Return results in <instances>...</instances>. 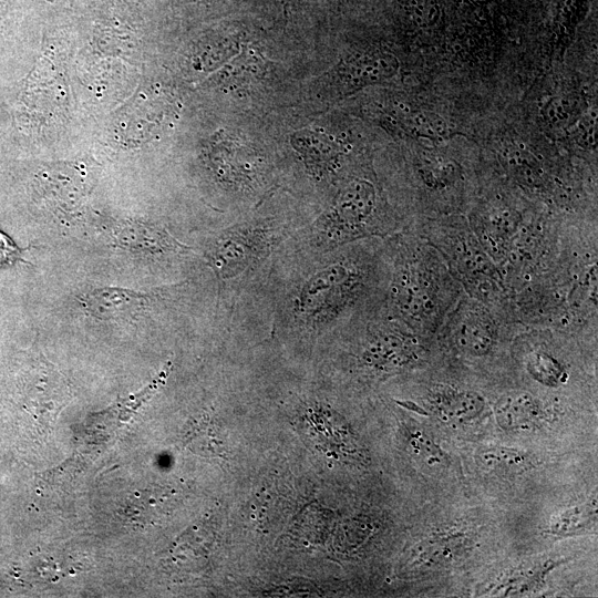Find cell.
Instances as JSON below:
<instances>
[{
  "label": "cell",
  "mask_w": 598,
  "mask_h": 598,
  "mask_svg": "<svg viewBox=\"0 0 598 598\" xmlns=\"http://www.w3.org/2000/svg\"><path fill=\"white\" fill-rule=\"evenodd\" d=\"M20 259V250L13 240L0 231V267Z\"/></svg>",
  "instance_id": "d6986e66"
},
{
  "label": "cell",
  "mask_w": 598,
  "mask_h": 598,
  "mask_svg": "<svg viewBox=\"0 0 598 598\" xmlns=\"http://www.w3.org/2000/svg\"><path fill=\"white\" fill-rule=\"evenodd\" d=\"M159 299L162 296L156 292L143 293L115 287L94 288L80 297L86 312L106 321H131L144 317Z\"/></svg>",
  "instance_id": "30bf717a"
},
{
  "label": "cell",
  "mask_w": 598,
  "mask_h": 598,
  "mask_svg": "<svg viewBox=\"0 0 598 598\" xmlns=\"http://www.w3.org/2000/svg\"><path fill=\"white\" fill-rule=\"evenodd\" d=\"M423 404L446 423H466L478 417L486 408V399L477 389L444 381L424 386Z\"/></svg>",
  "instance_id": "9c48e42d"
},
{
  "label": "cell",
  "mask_w": 598,
  "mask_h": 598,
  "mask_svg": "<svg viewBox=\"0 0 598 598\" xmlns=\"http://www.w3.org/2000/svg\"><path fill=\"white\" fill-rule=\"evenodd\" d=\"M553 568L550 561L534 566L530 568L517 569L507 576L495 586L496 592H504L503 595H517L526 591L533 590L535 587L539 586L543 578L549 573Z\"/></svg>",
  "instance_id": "2e32d148"
},
{
  "label": "cell",
  "mask_w": 598,
  "mask_h": 598,
  "mask_svg": "<svg viewBox=\"0 0 598 598\" xmlns=\"http://www.w3.org/2000/svg\"><path fill=\"white\" fill-rule=\"evenodd\" d=\"M596 515V505L575 506L559 514L551 524V530L556 534H568L584 528Z\"/></svg>",
  "instance_id": "e0dca14e"
},
{
  "label": "cell",
  "mask_w": 598,
  "mask_h": 598,
  "mask_svg": "<svg viewBox=\"0 0 598 598\" xmlns=\"http://www.w3.org/2000/svg\"><path fill=\"white\" fill-rule=\"evenodd\" d=\"M597 239L596 217H564L553 268L506 299L517 324L597 334Z\"/></svg>",
  "instance_id": "7a4b0ae2"
},
{
  "label": "cell",
  "mask_w": 598,
  "mask_h": 598,
  "mask_svg": "<svg viewBox=\"0 0 598 598\" xmlns=\"http://www.w3.org/2000/svg\"><path fill=\"white\" fill-rule=\"evenodd\" d=\"M409 445L414 456L430 467L442 466L446 461V456L439 445L420 431L411 433Z\"/></svg>",
  "instance_id": "ac0fdd59"
},
{
  "label": "cell",
  "mask_w": 598,
  "mask_h": 598,
  "mask_svg": "<svg viewBox=\"0 0 598 598\" xmlns=\"http://www.w3.org/2000/svg\"><path fill=\"white\" fill-rule=\"evenodd\" d=\"M463 538L457 535H437L424 539L413 550L411 563L429 568L453 559L462 548Z\"/></svg>",
  "instance_id": "5bb4252c"
},
{
  "label": "cell",
  "mask_w": 598,
  "mask_h": 598,
  "mask_svg": "<svg viewBox=\"0 0 598 598\" xmlns=\"http://www.w3.org/2000/svg\"><path fill=\"white\" fill-rule=\"evenodd\" d=\"M308 136V134H307ZM298 138L295 147L303 156L307 168L316 177H323L337 169V151L328 140Z\"/></svg>",
  "instance_id": "9a60e30c"
},
{
  "label": "cell",
  "mask_w": 598,
  "mask_h": 598,
  "mask_svg": "<svg viewBox=\"0 0 598 598\" xmlns=\"http://www.w3.org/2000/svg\"><path fill=\"white\" fill-rule=\"evenodd\" d=\"M522 329L507 303H488L465 293L437 331L434 347L465 360L487 361L511 347Z\"/></svg>",
  "instance_id": "ba28073f"
},
{
  "label": "cell",
  "mask_w": 598,
  "mask_h": 598,
  "mask_svg": "<svg viewBox=\"0 0 598 598\" xmlns=\"http://www.w3.org/2000/svg\"><path fill=\"white\" fill-rule=\"evenodd\" d=\"M405 228L401 220L380 213L371 181L353 177L339 188L328 208L288 243L298 249L326 251L360 239L386 238Z\"/></svg>",
  "instance_id": "5b68a950"
},
{
  "label": "cell",
  "mask_w": 598,
  "mask_h": 598,
  "mask_svg": "<svg viewBox=\"0 0 598 598\" xmlns=\"http://www.w3.org/2000/svg\"><path fill=\"white\" fill-rule=\"evenodd\" d=\"M390 276L381 309L434 340L465 295L441 254L412 226L385 238Z\"/></svg>",
  "instance_id": "3957f363"
},
{
  "label": "cell",
  "mask_w": 598,
  "mask_h": 598,
  "mask_svg": "<svg viewBox=\"0 0 598 598\" xmlns=\"http://www.w3.org/2000/svg\"><path fill=\"white\" fill-rule=\"evenodd\" d=\"M497 424L506 431H529L540 425L547 416L543 401L524 390H509L494 404Z\"/></svg>",
  "instance_id": "7c38bea8"
},
{
  "label": "cell",
  "mask_w": 598,
  "mask_h": 598,
  "mask_svg": "<svg viewBox=\"0 0 598 598\" xmlns=\"http://www.w3.org/2000/svg\"><path fill=\"white\" fill-rule=\"evenodd\" d=\"M115 244L126 251L154 259H175L194 252L193 248L177 240L162 226L124 221L113 231Z\"/></svg>",
  "instance_id": "8fae6325"
},
{
  "label": "cell",
  "mask_w": 598,
  "mask_h": 598,
  "mask_svg": "<svg viewBox=\"0 0 598 598\" xmlns=\"http://www.w3.org/2000/svg\"><path fill=\"white\" fill-rule=\"evenodd\" d=\"M390 276L385 238H365L326 251L280 249L255 289L268 299L270 334L318 340L337 336L382 306Z\"/></svg>",
  "instance_id": "6da1fadb"
},
{
  "label": "cell",
  "mask_w": 598,
  "mask_h": 598,
  "mask_svg": "<svg viewBox=\"0 0 598 598\" xmlns=\"http://www.w3.org/2000/svg\"><path fill=\"white\" fill-rule=\"evenodd\" d=\"M337 336L348 341L354 365L370 378H386L426 365L434 340L426 339L381 307L355 319Z\"/></svg>",
  "instance_id": "8992f818"
},
{
  "label": "cell",
  "mask_w": 598,
  "mask_h": 598,
  "mask_svg": "<svg viewBox=\"0 0 598 598\" xmlns=\"http://www.w3.org/2000/svg\"><path fill=\"white\" fill-rule=\"evenodd\" d=\"M411 226L441 254L467 296L488 303H506L499 270L465 216L417 219Z\"/></svg>",
  "instance_id": "52a82bcc"
},
{
  "label": "cell",
  "mask_w": 598,
  "mask_h": 598,
  "mask_svg": "<svg viewBox=\"0 0 598 598\" xmlns=\"http://www.w3.org/2000/svg\"><path fill=\"white\" fill-rule=\"evenodd\" d=\"M298 229L275 217L250 218L215 235L205 257L219 285L235 300L267 277L282 246Z\"/></svg>",
  "instance_id": "277c9868"
},
{
  "label": "cell",
  "mask_w": 598,
  "mask_h": 598,
  "mask_svg": "<svg viewBox=\"0 0 598 598\" xmlns=\"http://www.w3.org/2000/svg\"><path fill=\"white\" fill-rule=\"evenodd\" d=\"M481 468L495 474H516L530 465L529 456L520 450L506 446H486L477 451Z\"/></svg>",
  "instance_id": "4fadbf2b"
}]
</instances>
